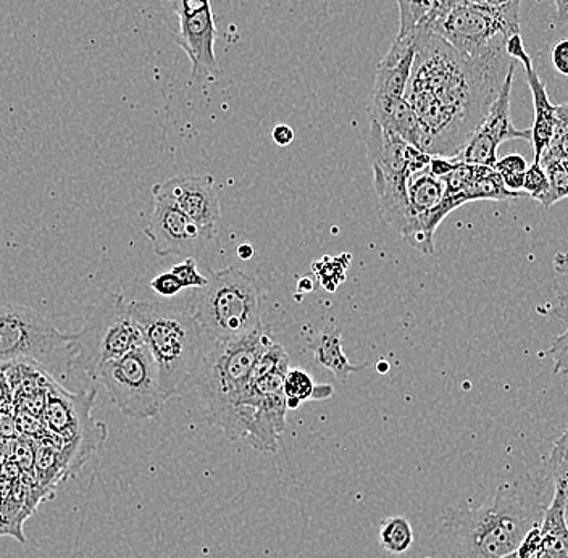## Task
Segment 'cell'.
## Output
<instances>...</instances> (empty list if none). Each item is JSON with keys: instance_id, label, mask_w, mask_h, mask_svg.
Masks as SVG:
<instances>
[{"instance_id": "cell-4", "label": "cell", "mask_w": 568, "mask_h": 558, "mask_svg": "<svg viewBox=\"0 0 568 558\" xmlns=\"http://www.w3.org/2000/svg\"><path fill=\"white\" fill-rule=\"evenodd\" d=\"M131 315L158 364L166 402L190 393L209 343L191 307L165 302H131Z\"/></svg>"}, {"instance_id": "cell-41", "label": "cell", "mask_w": 568, "mask_h": 558, "mask_svg": "<svg viewBox=\"0 0 568 558\" xmlns=\"http://www.w3.org/2000/svg\"><path fill=\"white\" fill-rule=\"evenodd\" d=\"M554 270H556L559 275H568V254H560L556 255V258H554Z\"/></svg>"}, {"instance_id": "cell-42", "label": "cell", "mask_w": 568, "mask_h": 558, "mask_svg": "<svg viewBox=\"0 0 568 558\" xmlns=\"http://www.w3.org/2000/svg\"><path fill=\"white\" fill-rule=\"evenodd\" d=\"M237 257H240L241 261H251V258L254 257V248H252V245L241 244L240 247H237Z\"/></svg>"}, {"instance_id": "cell-8", "label": "cell", "mask_w": 568, "mask_h": 558, "mask_svg": "<svg viewBox=\"0 0 568 558\" xmlns=\"http://www.w3.org/2000/svg\"><path fill=\"white\" fill-rule=\"evenodd\" d=\"M95 387L69 393L62 384L49 383L42 423L51 435L59 437V449L69 473L83 467L106 439V426L91 417Z\"/></svg>"}, {"instance_id": "cell-18", "label": "cell", "mask_w": 568, "mask_h": 558, "mask_svg": "<svg viewBox=\"0 0 568 558\" xmlns=\"http://www.w3.org/2000/svg\"><path fill=\"white\" fill-rule=\"evenodd\" d=\"M417 55V34L397 35L376 69L372 102L406 98L408 81Z\"/></svg>"}, {"instance_id": "cell-22", "label": "cell", "mask_w": 568, "mask_h": 558, "mask_svg": "<svg viewBox=\"0 0 568 558\" xmlns=\"http://www.w3.org/2000/svg\"><path fill=\"white\" fill-rule=\"evenodd\" d=\"M414 544V529H412L410 521L407 518L389 517L382 521L379 526V546L386 552L400 556L406 554Z\"/></svg>"}, {"instance_id": "cell-3", "label": "cell", "mask_w": 568, "mask_h": 558, "mask_svg": "<svg viewBox=\"0 0 568 558\" xmlns=\"http://www.w3.org/2000/svg\"><path fill=\"white\" fill-rule=\"evenodd\" d=\"M270 341L264 325L237 339L213 343L195 373L190 393L195 394L207 422L230 440L251 436L255 417L252 375Z\"/></svg>"}, {"instance_id": "cell-26", "label": "cell", "mask_w": 568, "mask_h": 558, "mask_svg": "<svg viewBox=\"0 0 568 558\" xmlns=\"http://www.w3.org/2000/svg\"><path fill=\"white\" fill-rule=\"evenodd\" d=\"M438 0H397L399 7V38L410 34L435 10Z\"/></svg>"}, {"instance_id": "cell-28", "label": "cell", "mask_w": 568, "mask_h": 558, "mask_svg": "<svg viewBox=\"0 0 568 558\" xmlns=\"http://www.w3.org/2000/svg\"><path fill=\"white\" fill-rule=\"evenodd\" d=\"M351 255H341V257H325L323 261L314 263V272L322 280L323 286L328 291H335L344 280H346V270L349 266Z\"/></svg>"}, {"instance_id": "cell-37", "label": "cell", "mask_w": 568, "mask_h": 558, "mask_svg": "<svg viewBox=\"0 0 568 558\" xmlns=\"http://www.w3.org/2000/svg\"><path fill=\"white\" fill-rule=\"evenodd\" d=\"M21 525L13 524L7 515H3L0 511V536H13L16 539H20L21 542H24L23 532L20 529Z\"/></svg>"}, {"instance_id": "cell-9", "label": "cell", "mask_w": 568, "mask_h": 558, "mask_svg": "<svg viewBox=\"0 0 568 558\" xmlns=\"http://www.w3.org/2000/svg\"><path fill=\"white\" fill-rule=\"evenodd\" d=\"M95 383L105 387L112 404L128 418H155L166 404L158 364L148 344L106 362L95 375Z\"/></svg>"}, {"instance_id": "cell-5", "label": "cell", "mask_w": 568, "mask_h": 558, "mask_svg": "<svg viewBox=\"0 0 568 558\" xmlns=\"http://www.w3.org/2000/svg\"><path fill=\"white\" fill-rule=\"evenodd\" d=\"M31 365L53 382H69L73 373V336L27 305L0 302V367Z\"/></svg>"}, {"instance_id": "cell-30", "label": "cell", "mask_w": 568, "mask_h": 558, "mask_svg": "<svg viewBox=\"0 0 568 558\" xmlns=\"http://www.w3.org/2000/svg\"><path fill=\"white\" fill-rule=\"evenodd\" d=\"M170 272L175 273L181 283H183L184 290H202L207 286V276H202L197 270V263L193 257H187L186 261L176 263L172 266Z\"/></svg>"}, {"instance_id": "cell-23", "label": "cell", "mask_w": 568, "mask_h": 558, "mask_svg": "<svg viewBox=\"0 0 568 558\" xmlns=\"http://www.w3.org/2000/svg\"><path fill=\"white\" fill-rule=\"evenodd\" d=\"M552 315L566 325V332L554 337L552 346L548 352L554 362V375H568V294L556 298L552 305Z\"/></svg>"}, {"instance_id": "cell-35", "label": "cell", "mask_w": 568, "mask_h": 558, "mask_svg": "<svg viewBox=\"0 0 568 558\" xmlns=\"http://www.w3.org/2000/svg\"><path fill=\"white\" fill-rule=\"evenodd\" d=\"M542 158L568 160V130L559 136H554Z\"/></svg>"}, {"instance_id": "cell-19", "label": "cell", "mask_w": 568, "mask_h": 558, "mask_svg": "<svg viewBox=\"0 0 568 558\" xmlns=\"http://www.w3.org/2000/svg\"><path fill=\"white\" fill-rule=\"evenodd\" d=\"M371 120L403 138L415 148H424V133L417 113L406 98L376 101L371 105ZM424 151V149H422Z\"/></svg>"}, {"instance_id": "cell-15", "label": "cell", "mask_w": 568, "mask_h": 558, "mask_svg": "<svg viewBox=\"0 0 568 558\" xmlns=\"http://www.w3.org/2000/svg\"><path fill=\"white\" fill-rule=\"evenodd\" d=\"M152 197L169 202L204 230L219 233L220 199L211 176L180 175L152 187Z\"/></svg>"}, {"instance_id": "cell-38", "label": "cell", "mask_w": 568, "mask_h": 558, "mask_svg": "<svg viewBox=\"0 0 568 558\" xmlns=\"http://www.w3.org/2000/svg\"><path fill=\"white\" fill-rule=\"evenodd\" d=\"M12 386H10L9 378H7L6 367H0V408L12 404Z\"/></svg>"}, {"instance_id": "cell-13", "label": "cell", "mask_w": 568, "mask_h": 558, "mask_svg": "<svg viewBox=\"0 0 568 558\" xmlns=\"http://www.w3.org/2000/svg\"><path fill=\"white\" fill-rule=\"evenodd\" d=\"M515 63L507 73L504 87L495 104L489 109L488 115L479 124L474 136L465 145L459 155L460 160L474 165L495 166L497 163V149L503 142L510 140L531 141V130H518L514 126L510 116V92H513Z\"/></svg>"}, {"instance_id": "cell-25", "label": "cell", "mask_w": 568, "mask_h": 558, "mask_svg": "<svg viewBox=\"0 0 568 558\" xmlns=\"http://www.w3.org/2000/svg\"><path fill=\"white\" fill-rule=\"evenodd\" d=\"M542 169L549 180V194L541 202L542 207L550 209L557 202L568 197V166L566 160L541 159Z\"/></svg>"}, {"instance_id": "cell-46", "label": "cell", "mask_w": 568, "mask_h": 558, "mask_svg": "<svg viewBox=\"0 0 568 558\" xmlns=\"http://www.w3.org/2000/svg\"><path fill=\"white\" fill-rule=\"evenodd\" d=\"M169 2H172V0H169Z\"/></svg>"}, {"instance_id": "cell-16", "label": "cell", "mask_w": 568, "mask_h": 558, "mask_svg": "<svg viewBox=\"0 0 568 558\" xmlns=\"http://www.w3.org/2000/svg\"><path fill=\"white\" fill-rule=\"evenodd\" d=\"M145 237L151 241L152 251L159 257H169L176 252L186 251L202 243H211L216 233L204 230L190 216L169 202L154 199L149 225L144 230Z\"/></svg>"}, {"instance_id": "cell-11", "label": "cell", "mask_w": 568, "mask_h": 558, "mask_svg": "<svg viewBox=\"0 0 568 558\" xmlns=\"http://www.w3.org/2000/svg\"><path fill=\"white\" fill-rule=\"evenodd\" d=\"M290 368V357L282 344L270 341L258 357L252 375L255 417L246 443L258 453L278 450V439L286 428L284 378Z\"/></svg>"}, {"instance_id": "cell-10", "label": "cell", "mask_w": 568, "mask_h": 558, "mask_svg": "<svg viewBox=\"0 0 568 558\" xmlns=\"http://www.w3.org/2000/svg\"><path fill=\"white\" fill-rule=\"evenodd\" d=\"M429 30L467 59H489L506 53L510 35L520 33V23L499 10L464 2L443 17L426 18Z\"/></svg>"}, {"instance_id": "cell-6", "label": "cell", "mask_w": 568, "mask_h": 558, "mask_svg": "<svg viewBox=\"0 0 568 558\" xmlns=\"http://www.w3.org/2000/svg\"><path fill=\"white\" fill-rule=\"evenodd\" d=\"M199 291L191 311L209 343L237 339L264 326L257 281L241 270L213 272Z\"/></svg>"}, {"instance_id": "cell-7", "label": "cell", "mask_w": 568, "mask_h": 558, "mask_svg": "<svg viewBox=\"0 0 568 558\" xmlns=\"http://www.w3.org/2000/svg\"><path fill=\"white\" fill-rule=\"evenodd\" d=\"M73 336V367L95 383V375L106 362L144 346L140 326L131 315V302L110 296L89 312L87 323Z\"/></svg>"}, {"instance_id": "cell-12", "label": "cell", "mask_w": 568, "mask_h": 558, "mask_svg": "<svg viewBox=\"0 0 568 558\" xmlns=\"http://www.w3.org/2000/svg\"><path fill=\"white\" fill-rule=\"evenodd\" d=\"M173 12L180 20L178 45L186 52L195 77L219 73L215 55V17L211 0H172Z\"/></svg>"}, {"instance_id": "cell-21", "label": "cell", "mask_w": 568, "mask_h": 558, "mask_svg": "<svg viewBox=\"0 0 568 558\" xmlns=\"http://www.w3.org/2000/svg\"><path fill=\"white\" fill-rule=\"evenodd\" d=\"M539 536H541V558H568L566 499L560 490L554 489L548 510L539 524Z\"/></svg>"}, {"instance_id": "cell-34", "label": "cell", "mask_w": 568, "mask_h": 558, "mask_svg": "<svg viewBox=\"0 0 568 558\" xmlns=\"http://www.w3.org/2000/svg\"><path fill=\"white\" fill-rule=\"evenodd\" d=\"M550 60H552L554 69L564 77H568V39H564V41L554 45Z\"/></svg>"}, {"instance_id": "cell-43", "label": "cell", "mask_w": 568, "mask_h": 558, "mask_svg": "<svg viewBox=\"0 0 568 558\" xmlns=\"http://www.w3.org/2000/svg\"><path fill=\"white\" fill-rule=\"evenodd\" d=\"M470 3H478V6H485V0H467Z\"/></svg>"}, {"instance_id": "cell-45", "label": "cell", "mask_w": 568, "mask_h": 558, "mask_svg": "<svg viewBox=\"0 0 568 558\" xmlns=\"http://www.w3.org/2000/svg\"><path fill=\"white\" fill-rule=\"evenodd\" d=\"M566 162H567V166H568V160H566Z\"/></svg>"}, {"instance_id": "cell-14", "label": "cell", "mask_w": 568, "mask_h": 558, "mask_svg": "<svg viewBox=\"0 0 568 558\" xmlns=\"http://www.w3.org/2000/svg\"><path fill=\"white\" fill-rule=\"evenodd\" d=\"M446 184L429 170L415 173L408 180V216L403 237L422 254H435V234L439 225L436 213L442 205Z\"/></svg>"}, {"instance_id": "cell-29", "label": "cell", "mask_w": 568, "mask_h": 558, "mask_svg": "<svg viewBox=\"0 0 568 558\" xmlns=\"http://www.w3.org/2000/svg\"><path fill=\"white\" fill-rule=\"evenodd\" d=\"M524 192L531 195L538 202L545 201L546 195L549 194V180L541 163L532 162L528 166L527 175H525Z\"/></svg>"}, {"instance_id": "cell-39", "label": "cell", "mask_w": 568, "mask_h": 558, "mask_svg": "<svg viewBox=\"0 0 568 558\" xmlns=\"http://www.w3.org/2000/svg\"><path fill=\"white\" fill-rule=\"evenodd\" d=\"M556 13H554V23L557 27H567L568 24V0H554Z\"/></svg>"}, {"instance_id": "cell-40", "label": "cell", "mask_w": 568, "mask_h": 558, "mask_svg": "<svg viewBox=\"0 0 568 558\" xmlns=\"http://www.w3.org/2000/svg\"><path fill=\"white\" fill-rule=\"evenodd\" d=\"M557 126L554 136L566 133L568 130V104L556 105Z\"/></svg>"}, {"instance_id": "cell-1", "label": "cell", "mask_w": 568, "mask_h": 558, "mask_svg": "<svg viewBox=\"0 0 568 558\" xmlns=\"http://www.w3.org/2000/svg\"><path fill=\"white\" fill-rule=\"evenodd\" d=\"M417 55L406 99L424 133V152L459 158L495 104L510 67L506 53L467 59L426 24L415 30Z\"/></svg>"}, {"instance_id": "cell-2", "label": "cell", "mask_w": 568, "mask_h": 558, "mask_svg": "<svg viewBox=\"0 0 568 558\" xmlns=\"http://www.w3.org/2000/svg\"><path fill=\"white\" fill-rule=\"evenodd\" d=\"M552 478L545 467L500 485L495 496L475 508L456 511L444 526L447 557L506 558L517 550L548 510ZM554 494V493H552Z\"/></svg>"}, {"instance_id": "cell-33", "label": "cell", "mask_w": 568, "mask_h": 558, "mask_svg": "<svg viewBox=\"0 0 568 558\" xmlns=\"http://www.w3.org/2000/svg\"><path fill=\"white\" fill-rule=\"evenodd\" d=\"M520 3L521 0H485V6L499 10L517 23H520Z\"/></svg>"}, {"instance_id": "cell-20", "label": "cell", "mask_w": 568, "mask_h": 558, "mask_svg": "<svg viewBox=\"0 0 568 558\" xmlns=\"http://www.w3.org/2000/svg\"><path fill=\"white\" fill-rule=\"evenodd\" d=\"M308 347L314 352L315 362L332 372L337 382L346 383L353 373L367 367L351 364L343 351V333L333 325H326Z\"/></svg>"}, {"instance_id": "cell-44", "label": "cell", "mask_w": 568, "mask_h": 558, "mask_svg": "<svg viewBox=\"0 0 568 558\" xmlns=\"http://www.w3.org/2000/svg\"><path fill=\"white\" fill-rule=\"evenodd\" d=\"M566 521H567V526H568V508L566 507Z\"/></svg>"}, {"instance_id": "cell-17", "label": "cell", "mask_w": 568, "mask_h": 558, "mask_svg": "<svg viewBox=\"0 0 568 558\" xmlns=\"http://www.w3.org/2000/svg\"><path fill=\"white\" fill-rule=\"evenodd\" d=\"M506 52L510 59L517 60L524 65L527 74L528 87L532 95L535 106V123L531 128V142L535 148V162H541L542 155L548 151L550 142L556 133L557 115L556 105L550 102L546 84L536 73L530 55L525 51L524 39L520 33L510 35L506 44Z\"/></svg>"}, {"instance_id": "cell-27", "label": "cell", "mask_w": 568, "mask_h": 558, "mask_svg": "<svg viewBox=\"0 0 568 558\" xmlns=\"http://www.w3.org/2000/svg\"><path fill=\"white\" fill-rule=\"evenodd\" d=\"M496 172L499 173L504 186L515 194H525L524 184L525 175H527V160L518 154H510L507 158L497 160L495 165Z\"/></svg>"}, {"instance_id": "cell-31", "label": "cell", "mask_w": 568, "mask_h": 558, "mask_svg": "<svg viewBox=\"0 0 568 558\" xmlns=\"http://www.w3.org/2000/svg\"><path fill=\"white\" fill-rule=\"evenodd\" d=\"M151 287L162 297H173L184 290L183 283L175 275V273L166 272L162 275L155 276L151 281Z\"/></svg>"}, {"instance_id": "cell-36", "label": "cell", "mask_w": 568, "mask_h": 558, "mask_svg": "<svg viewBox=\"0 0 568 558\" xmlns=\"http://www.w3.org/2000/svg\"><path fill=\"white\" fill-rule=\"evenodd\" d=\"M272 138L276 145L286 148V145H290L291 142L294 141V130L284 123L276 124V126L273 128Z\"/></svg>"}, {"instance_id": "cell-24", "label": "cell", "mask_w": 568, "mask_h": 558, "mask_svg": "<svg viewBox=\"0 0 568 558\" xmlns=\"http://www.w3.org/2000/svg\"><path fill=\"white\" fill-rule=\"evenodd\" d=\"M315 384L311 373L302 368H290L284 378L287 410H297L304 402L314 400Z\"/></svg>"}, {"instance_id": "cell-32", "label": "cell", "mask_w": 568, "mask_h": 558, "mask_svg": "<svg viewBox=\"0 0 568 558\" xmlns=\"http://www.w3.org/2000/svg\"><path fill=\"white\" fill-rule=\"evenodd\" d=\"M457 158H442V155H432V162H429V173L433 176L444 180L457 165Z\"/></svg>"}]
</instances>
